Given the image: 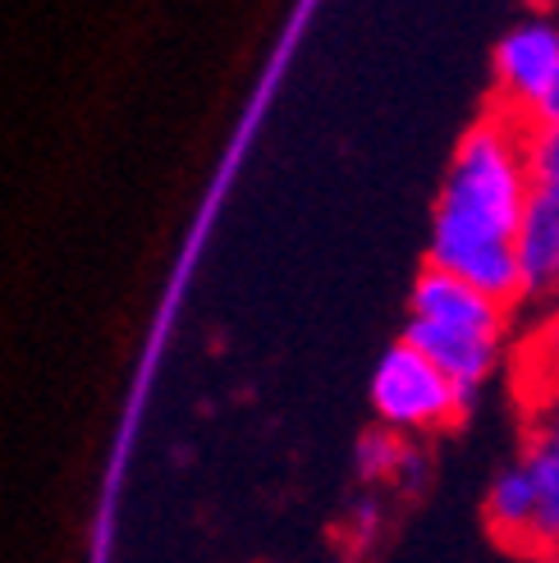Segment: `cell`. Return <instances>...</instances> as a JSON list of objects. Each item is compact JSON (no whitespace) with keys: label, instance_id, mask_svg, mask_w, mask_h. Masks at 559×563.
<instances>
[{"label":"cell","instance_id":"obj_1","mask_svg":"<svg viewBox=\"0 0 559 563\" xmlns=\"http://www.w3.org/2000/svg\"><path fill=\"white\" fill-rule=\"evenodd\" d=\"M527 133L533 124L505 110H486L478 124H468L431 211L427 266L463 279L468 289L486 294L500 307H514L523 298L514 234L533 197Z\"/></svg>","mask_w":559,"mask_h":563},{"label":"cell","instance_id":"obj_2","mask_svg":"<svg viewBox=\"0 0 559 563\" xmlns=\"http://www.w3.org/2000/svg\"><path fill=\"white\" fill-rule=\"evenodd\" d=\"M468 399L445 380L431 362L408 349L404 340L390 344L372 372V412H376V427L395 431L404 440L413 435H427L440 431L450 421L468 417Z\"/></svg>","mask_w":559,"mask_h":563},{"label":"cell","instance_id":"obj_3","mask_svg":"<svg viewBox=\"0 0 559 563\" xmlns=\"http://www.w3.org/2000/svg\"><path fill=\"white\" fill-rule=\"evenodd\" d=\"M495 110L533 124L559 78V14H527L495 42Z\"/></svg>","mask_w":559,"mask_h":563},{"label":"cell","instance_id":"obj_4","mask_svg":"<svg viewBox=\"0 0 559 563\" xmlns=\"http://www.w3.org/2000/svg\"><path fill=\"white\" fill-rule=\"evenodd\" d=\"M399 340H404L408 349L423 353L431 367L463 394L468 404H478L482 385H486L491 372L500 367V340H486V334H472V330H450V325L408 317V325H404Z\"/></svg>","mask_w":559,"mask_h":563},{"label":"cell","instance_id":"obj_5","mask_svg":"<svg viewBox=\"0 0 559 563\" xmlns=\"http://www.w3.org/2000/svg\"><path fill=\"white\" fill-rule=\"evenodd\" d=\"M518 463L537 495L533 554L559 563V399L537 408V421L527 427V449Z\"/></svg>","mask_w":559,"mask_h":563},{"label":"cell","instance_id":"obj_6","mask_svg":"<svg viewBox=\"0 0 559 563\" xmlns=\"http://www.w3.org/2000/svg\"><path fill=\"white\" fill-rule=\"evenodd\" d=\"M505 312L509 307L491 302L486 294L468 289L463 279L431 271V266L417 275L413 298H408V317L450 325V330H472V334H486V340H500V334H505Z\"/></svg>","mask_w":559,"mask_h":563},{"label":"cell","instance_id":"obj_7","mask_svg":"<svg viewBox=\"0 0 559 563\" xmlns=\"http://www.w3.org/2000/svg\"><path fill=\"white\" fill-rule=\"evenodd\" d=\"M353 472L368 486H408L413 490V486H423V476H427V454L413 440L385 431V427H372V431H362V440L353 449Z\"/></svg>","mask_w":559,"mask_h":563},{"label":"cell","instance_id":"obj_8","mask_svg":"<svg viewBox=\"0 0 559 563\" xmlns=\"http://www.w3.org/2000/svg\"><path fill=\"white\" fill-rule=\"evenodd\" d=\"M486 522L500 541L518 554H533V527H537V495L527 482L523 463H509L495 472V482L486 490Z\"/></svg>","mask_w":559,"mask_h":563},{"label":"cell","instance_id":"obj_9","mask_svg":"<svg viewBox=\"0 0 559 563\" xmlns=\"http://www.w3.org/2000/svg\"><path fill=\"white\" fill-rule=\"evenodd\" d=\"M518 380L523 389H533L537 408L559 399V307L533 325V334L518 349Z\"/></svg>","mask_w":559,"mask_h":563},{"label":"cell","instance_id":"obj_10","mask_svg":"<svg viewBox=\"0 0 559 563\" xmlns=\"http://www.w3.org/2000/svg\"><path fill=\"white\" fill-rule=\"evenodd\" d=\"M381 522H385V504H381L376 490H362V495L349 504V509H344V527H349L353 541H372L376 531H381Z\"/></svg>","mask_w":559,"mask_h":563},{"label":"cell","instance_id":"obj_11","mask_svg":"<svg viewBox=\"0 0 559 563\" xmlns=\"http://www.w3.org/2000/svg\"><path fill=\"white\" fill-rule=\"evenodd\" d=\"M533 129H559V78H555V88L546 92L541 110L533 115Z\"/></svg>","mask_w":559,"mask_h":563}]
</instances>
